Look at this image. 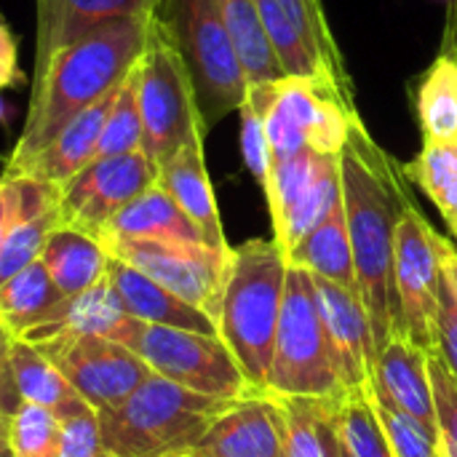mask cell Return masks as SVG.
Returning a JSON list of instances; mask_svg holds the SVG:
<instances>
[{"mask_svg":"<svg viewBox=\"0 0 457 457\" xmlns=\"http://www.w3.org/2000/svg\"><path fill=\"white\" fill-rule=\"evenodd\" d=\"M287 262L292 268H303L313 276L329 278L345 289H356L353 249L343 201L300 244L287 252Z\"/></svg>","mask_w":457,"mask_h":457,"instance_id":"25","label":"cell"},{"mask_svg":"<svg viewBox=\"0 0 457 457\" xmlns=\"http://www.w3.org/2000/svg\"><path fill=\"white\" fill-rule=\"evenodd\" d=\"M139 72V115L142 153L155 163H166L182 145L206 137V126L195 102L190 72L169 40L166 29L150 16L147 43L137 62Z\"/></svg>","mask_w":457,"mask_h":457,"instance_id":"9","label":"cell"},{"mask_svg":"<svg viewBox=\"0 0 457 457\" xmlns=\"http://www.w3.org/2000/svg\"><path fill=\"white\" fill-rule=\"evenodd\" d=\"M394 287L402 313V329L415 345L434 353L436 348V311L442 287L439 233L415 206L404 209L396 225L394 246Z\"/></svg>","mask_w":457,"mask_h":457,"instance_id":"12","label":"cell"},{"mask_svg":"<svg viewBox=\"0 0 457 457\" xmlns=\"http://www.w3.org/2000/svg\"><path fill=\"white\" fill-rule=\"evenodd\" d=\"M335 426L353 457H396L372 412L367 388L335 402Z\"/></svg>","mask_w":457,"mask_h":457,"instance_id":"33","label":"cell"},{"mask_svg":"<svg viewBox=\"0 0 457 457\" xmlns=\"http://www.w3.org/2000/svg\"><path fill=\"white\" fill-rule=\"evenodd\" d=\"M13 337L8 335V329L0 324V410L3 412H13L19 407V394L11 378V367H8V351H11Z\"/></svg>","mask_w":457,"mask_h":457,"instance_id":"45","label":"cell"},{"mask_svg":"<svg viewBox=\"0 0 457 457\" xmlns=\"http://www.w3.org/2000/svg\"><path fill=\"white\" fill-rule=\"evenodd\" d=\"M62 300L64 295L54 287L48 270L37 260L0 284V324L13 340H19L43 324Z\"/></svg>","mask_w":457,"mask_h":457,"instance_id":"26","label":"cell"},{"mask_svg":"<svg viewBox=\"0 0 457 457\" xmlns=\"http://www.w3.org/2000/svg\"><path fill=\"white\" fill-rule=\"evenodd\" d=\"M418 118L423 142L457 139V51L450 46H442V54L420 78Z\"/></svg>","mask_w":457,"mask_h":457,"instance_id":"28","label":"cell"},{"mask_svg":"<svg viewBox=\"0 0 457 457\" xmlns=\"http://www.w3.org/2000/svg\"><path fill=\"white\" fill-rule=\"evenodd\" d=\"M8 367H11L19 402L37 404L54 412L59 420H67L91 410L78 396V391L64 380V375L32 343L13 340L8 351Z\"/></svg>","mask_w":457,"mask_h":457,"instance_id":"23","label":"cell"},{"mask_svg":"<svg viewBox=\"0 0 457 457\" xmlns=\"http://www.w3.org/2000/svg\"><path fill=\"white\" fill-rule=\"evenodd\" d=\"M150 16L179 51L206 131L246 99L249 83L214 0H153Z\"/></svg>","mask_w":457,"mask_h":457,"instance_id":"6","label":"cell"},{"mask_svg":"<svg viewBox=\"0 0 457 457\" xmlns=\"http://www.w3.org/2000/svg\"><path fill=\"white\" fill-rule=\"evenodd\" d=\"M142 147V115H139V72L137 67L120 83L112 110L107 115L96 158L99 155H123Z\"/></svg>","mask_w":457,"mask_h":457,"instance_id":"35","label":"cell"},{"mask_svg":"<svg viewBox=\"0 0 457 457\" xmlns=\"http://www.w3.org/2000/svg\"><path fill=\"white\" fill-rule=\"evenodd\" d=\"M241 115V153H244V163L249 169V174L257 179V185L265 190L273 174V150L268 142V131H265V120L262 115L249 104V99H244V104L238 107Z\"/></svg>","mask_w":457,"mask_h":457,"instance_id":"40","label":"cell"},{"mask_svg":"<svg viewBox=\"0 0 457 457\" xmlns=\"http://www.w3.org/2000/svg\"><path fill=\"white\" fill-rule=\"evenodd\" d=\"M222 16V24L233 40V48L241 59L246 83H265L287 78L265 32L257 0H214Z\"/></svg>","mask_w":457,"mask_h":457,"instance_id":"27","label":"cell"},{"mask_svg":"<svg viewBox=\"0 0 457 457\" xmlns=\"http://www.w3.org/2000/svg\"><path fill=\"white\" fill-rule=\"evenodd\" d=\"M313 276V273H311ZM316 305L329 337V348L345 391H364L372 383V367L378 359L367 311L356 289H345L329 278L313 276Z\"/></svg>","mask_w":457,"mask_h":457,"instance_id":"14","label":"cell"},{"mask_svg":"<svg viewBox=\"0 0 457 457\" xmlns=\"http://www.w3.org/2000/svg\"><path fill=\"white\" fill-rule=\"evenodd\" d=\"M249 104L262 115L273 163L303 150L340 155L359 118L353 94L327 78H278L252 83Z\"/></svg>","mask_w":457,"mask_h":457,"instance_id":"5","label":"cell"},{"mask_svg":"<svg viewBox=\"0 0 457 457\" xmlns=\"http://www.w3.org/2000/svg\"><path fill=\"white\" fill-rule=\"evenodd\" d=\"M24 83V72L19 67V43L8 21L0 16V91L16 88Z\"/></svg>","mask_w":457,"mask_h":457,"instance_id":"44","label":"cell"},{"mask_svg":"<svg viewBox=\"0 0 457 457\" xmlns=\"http://www.w3.org/2000/svg\"><path fill=\"white\" fill-rule=\"evenodd\" d=\"M335 158L337 155L303 150L287 161L273 163V174L265 187V198H268L270 217H273V230L300 206V201L311 193V187L319 182V177Z\"/></svg>","mask_w":457,"mask_h":457,"instance_id":"31","label":"cell"},{"mask_svg":"<svg viewBox=\"0 0 457 457\" xmlns=\"http://www.w3.org/2000/svg\"><path fill=\"white\" fill-rule=\"evenodd\" d=\"M150 16L112 19L59 48L35 72L21 134L5 161H21L48 145L72 118L112 94L137 67Z\"/></svg>","mask_w":457,"mask_h":457,"instance_id":"2","label":"cell"},{"mask_svg":"<svg viewBox=\"0 0 457 457\" xmlns=\"http://www.w3.org/2000/svg\"><path fill=\"white\" fill-rule=\"evenodd\" d=\"M40 262L48 270L54 287L64 297H72L96 287L107 276L110 252L96 236L59 225L48 236L40 252Z\"/></svg>","mask_w":457,"mask_h":457,"instance_id":"22","label":"cell"},{"mask_svg":"<svg viewBox=\"0 0 457 457\" xmlns=\"http://www.w3.org/2000/svg\"><path fill=\"white\" fill-rule=\"evenodd\" d=\"M62 436V420L29 402H19V407L8 418V447L11 457H56Z\"/></svg>","mask_w":457,"mask_h":457,"instance_id":"37","label":"cell"},{"mask_svg":"<svg viewBox=\"0 0 457 457\" xmlns=\"http://www.w3.org/2000/svg\"><path fill=\"white\" fill-rule=\"evenodd\" d=\"M8 412L0 410V457H11V447H8Z\"/></svg>","mask_w":457,"mask_h":457,"instance_id":"49","label":"cell"},{"mask_svg":"<svg viewBox=\"0 0 457 457\" xmlns=\"http://www.w3.org/2000/svg\"><path fill=\"white\" fill-rule=\"evenodd\" d=\"M445 46L457 51V0H450V13H447V29H445Z\"/></svg>","mask_w":457,"mask_h":457,"instance_id":"48","label":"cell"},{"mask_svg":"<svg viewBox=\"0 0 457 457\" xmlns=\"http://www.w3.org/2000/svg\"><path fill=\"white\" fill-rule=\"evenodd\" d=\"M442 457H457V445L442 436Z\"/></svg>","mask_w":457,"mask_h":457,"instance_id":"50","label":"cell"},{"mask_svg":"<svg viewBox=\"0 0 457 457\" xmlns=\"http://www.w3.org/2000/svg\"><path fill=\"white\" fill-rule=\"evenodd\" d=\"M404 177L434 201L457 238V139L423 142L420 155L404 166Z\"/></svg>","mask_w":457,"mask_h":457,"instance_id":"29","label":"cell"},{"mask_svg":"<svg viewBox=\"0 0 457 457\" xmlns=\"http://www.w3.org/2000/svg\"><path fill=\"white\" fill-rule=\"evenodd\" d=\"M287 11V16L292 19V24L297 27V32L303 35V40L311 46V51L319 56V62L324 64V70L345 88L353 94V80L343 64L340 48L335 43V35L329 29V21L324 16L321 0H278Z\"/></svg>","mask_w":457,"mask_h":457,"instance_id":"34","label":"cell"},{"mask_svg":"<svg viewBox=\"0 0 457 457\" xmlns=\"http://www.w3.org/2000/svg\"><path fill=\"white\" fill-rule=\"evenodd\" d=\"M56 193L54 185L27 179V177H13L5 174L0 177V244L11 233V228L35 206L46 204Z\"/></svg>","mask_w":457,"mask_h":457,"instance_id":"39","label":"cell"},{"mask_svg":"<svg viewBox=\"0 0 457 457\" xmlns=\"http://www.w3.org/2000/svg\"><path fill=\"white\" fill-rule=\"evenodd\" d=\"M335 402L337 399H321V439L327 457H353L345 442L340 439V431L335 426Z\"/></svg>","mask_w":457,"mask_h":457,"instance_id":"46","label":"cell"},{"mask_svg":"<svg viewBox=\"0 0 457 457\" xmlns=\"http://www.w3.org/2000/svg\"><path fill=\"white\" fill-rule=\"evenodd\" d=\"M276 402L284 423V457H327L321 439V399L276 396Z\"/></svg>","mask_w":457,"mask_h":457,"instance_id":"38","label":"cell"},{"mask_svg":"<svg viewBox=\"0 0 457 457\" xmlns=\"http://www.w3.org/2000/svg\"><path fill=\"white\" fill-rule=\"evenodd\" d=\"M118 88L112 94H107L104 99H99L96 104H91L88 110H83L78 118H72L37 153H32L21 161H5V174L37 179V182L54 185V187H59L62 182L75 177L86 163H91L96 158V147H99V139H102V131H104V123L112 110Z\"/></svg>","mask_w":457,"mask_h":457,"instance_id":"16","label":"cell"},{"mask_svg":"<svg viewBox=\"0 0 457 457\" xmlns=\"http://www.w3.org/2000/svg\"><path fill=\"white\" fill-rule=\"evenodd\" d=\"M32 345L94 412L118 407L153 375L134 351L104 335H59Z\"/></svg>","mask_w":457,"mask_h":457,"instance_id":"11","label":"cell"},{"mask_svg":"<svg viewBox=\"0 0 457 457\" xmlns=\"http://www.w3.org/2000/svg\"><path fill=\"white\" fill-rule=\"evenodd\" d=\"M439 260H442V276L457 300V249L445 236H439Z\"/></svg>","mask_w":457,"mask_h":457,"instance_id":"47","label":"cell"},{"mask_svg":"<svg viewBox=\"0 0 457 457\" xmlns=\"http://www.w3.org/2000/svg\"><path fill=\"white\" fill-rule=\"evenodd\" d=\"M56 457H107L104 447H102L99 420H96L94 410L62 420V436H59Z\"/></svg>","mask_w":457,"mask_h":457,"instance_id":"42","label":"cell"},{"mask_svg":"<svg viewBox=\"0 0 457 457\" xmlns=\"http://www.w3.org/2000/svg\"><path fill=\"white\" fill-rule=\"evenodd\" d=\"M62 225L59 212V193H54L46 204L29 209L5 236L0 244V284H5L11 276L24 270L27 265L40 260V252L48 241V236Z\"/></svg>","mask_w":457,"mask_h":457,"instance_id":"30","label":"cell"},{"mask_svg":"<svg viewBox=\"0 0 457 457\" xmlns=\"http://www.w3.org/2000/svg\"><path fill=\"white\" fill-rule=\"evenodd\" d=\"M107 337L134 351L150 372L187 391L214 399H241L254 391L220 335L161 327L126 316Z\"/></svg>","mask_w":457,"mask_h":457,"instance_id":"8","label":"cell"},{"mask_svg":"<svg viewBox=\"0 0 457 457\" xmlns=\"http://www.w3.org/2000/svg\"><path fill=\"white\" fill-rule=\"evenodd\" d=\"M115 238H155V241H190L206 244L195 222L177 206V201L155 182L131 204H126L102 230L99 241Z\"/></svg>","mask_w":457,"mask_h":457,"instance_id":"21","label":"cell"},{"mask_svg":"<svg viewBox=\"0 0 457 457\" xmlns=\"http://www.w3.org/2000/svg\"><path fill=\"white\" fill-rule=\"evenodd\" d=\"M107 252L131 268L142 270L185 303L204 311L217 324L225 281L230 273V249L190 241H155V238H115L102 241Z\"/></svg>","mask_w":457,"mask_h":457,"instance_id":"10","label":"cell"},{"mask_svg":"<svg viewBox=\"0 0 457 457\" xmlns=\"http://www.w3.org/2000/svg\"><path fill=\"white\" fill-rule=\"evenodd\" d=\"M257 8H260V16H262L265 32H268L270 48H273V54H276V59H278V64H281L287 78H327V80L337 83L324 70V64L311 51V46L303 40V35L297 32V27L292 24V19L287 16L284 5L278 0H257Z\"/></svg>","mask_w":457,"mask_h":457,"instance_id":"32","label":"cell"},{"mask_svg":"<svg viewBox=\"0 0 457 457\" xmlns=\"http://www.w3.org/2000/svg\"><path fill=\"white\" fill-rule=\"evenodd\" d=\"M287 270L289 262L276 238H252L233 246L230 273L217 313V335L254 391H262L270 367Z\"/></svg>","mask_w":457,"mask_h":457,"instance_id":"3","label":"cell"},{"mask_svg":"<svg viewBox=\"0 0 457 457\" xmlns=\"http://www.w3.org/2000/svg\"><path fill=\"white\" fill-rule=\"evenodd\" d=\"M370 391V404L372 412L394 450L396 457H442V434H434L431 428H426L420 420H415L412 415H407L404 410L394 407L391 402L380 399Z\"/></svg>","mask_w":457,"mask_h":457,"instance_id":"36","label":"cell"},{"mask_svg":"<svg viewBox=\"0 0 457 457\" xmlns=\"http://www.w3.org/2000/svg\"><path fill=\"white\" fill-rule=\"evenodd\" d=\"M107 281L112 284L123 311L131 319L147 321V324H161V327H177V329H190V332H204V335H217L214 319H209L204 311L195 305L185 303L142 270L131 268L129 262L118 260L110 254L107 265Z\"/></svg>","mask_w":457,"mask_h":457,"instance_id":"19","label":"cell"},{"mask_svg":"<svg viewBox=\"0 0 457 457\" xmlns=\"http://www.w3.org/2000/svg\"><path fill=\"white\" fill-rule=\"evenodd\" d=\"M230 402L236 399L204 396L153 372L126 402L96 412L104 455H185Z\"/></svg>","mask_w":457,"mask_h":457,"instance_id":"4","label":"cell"},{"mask_svg":"<svg viewBox=\"0 0 457 457\" xmlns=\"http://www.w3.org/2000/svg\"><path fill=\"white\" fill-rule=\"evenodd\" d=\"M428 375H431V391H434V407H436V423L439 434L457 445V380L447 370V364L431 353L428 356Z\"/></svg>","mask_w":457,"mask_h":457,"instance_id":"41","label":"cell"},{"mask_svg":"<svg viewBox=\"0 0 457 457\" xmlns=\"http://www.w3.org/2000/svg\"><path fill=\"white\" fill-rule=\"evenodd\" d=\"M126 316L129 313L123 311L112 284L104 276L96 287L80 295L64 297L43 324H37L19 340L43 343L59 335H104L107 337Z\"/></svg>","mask_w":457,"mask_h":457,"instance_id":"24","label":"cell"},{"mask_svg":"<svg viewBox=\"0 0 457 457\" xmlns=\"http://www.w3.org/2000/svg\"><path fill=\"white\" fill-rule=\"evenodd\" d=\"M428 351L415 345L407 332H396L380 351L372 367V394L404 410L426 428L439 434L431 375H428Z\"/></svg>","mask_w":457,"mask_h":457,"instance_id":"17","label":"cell"},{"mask_svg":"<svg viewBox=\"0 0 457 457\" xmlns=\"http://www.w3.org/2000/svg\"><path fill=\"white\" fill-rule=\"evenodd\" d=\"M262 391L292 399H343L351 394L340 380L319 316L313 276L303 268L289 265L287 270L284 303Z\"/></svg>","mask_w":457,"mask_h":457,"instance_id":"7","label":"cell"},{"mask_svg":"<svg viewBox=\"0 0 457 457\" xmlns=\"http://www.w3.org/2000/svg\"><path fill=\"white\" fill-rule=\"evenodd\" d=\"M436 348L434 353L447 364V370L455 375L457 380V300L450 292L445 276H442V287H439V311H436Z\"/></svg>","mask_w":457,"mask_h":457,"instance_id":"43","label":"cell"},{"mask_svg":"<svg viewBox=\"0 0 457 457\" xmlns=\"http://www.w3.org/2000/svg\"><path fill=\"white\" fill-rule=\"evenodd\" d=\"M37 43L35 72L64 46L80 40L96 27L123 16H150L153 0H35Z\"/></svg>","mask_w":457,"mask_h":457,"instance_id":"18","label":"cell"},{"mask_svg":"<svg viewBox=\"0 0 457 457\" xmlns=\"http://www.w3.org/2000/svg\"><path fill=\"white\" fill-rule=\"evenodd\" d=\"M340 179L356 292L367 311L375 351H380L396 332H404L394 287V246L399 217L412 198L404 185V166L375 142L361 118L353 120L340 150Z\"/></svg>","mask_w":457,"mask_h":457,"instance_id":"1","label":"cell"},{"mask_svg":"<svg viewBox=\"0 0 457 457\" xmlns=\"http://www.w3.org/2000/svg\"><path fill=\"white\" fill-rule=\"evenodd\" d=\"M158 185L177 201V206L195 222L204 241L214 249H230L225 241L214 187L204 161V137L182 145L166 163L158 166Z\"/></svg>","mask_w":457,"mask_h":457,"instance_id":"20","label":"cell"},{"mask_svg":"<svg viewBox=\"0 0 457 457\" xmlns=\"http://www.w3.org/2000/svg\"><path fill=\"white\" fill-rule=\"evenodd\" d=\"M158 182V166L142 153L99 155L56 187L62 225L102 236L107 222Z\"/></svg>","mask_w":457,"mask_h":457,"instance_id":"13","label":"cell"},{"mask_svg":"<svg viewBox=\"0 0 457 457\" xmlns=\"http://www.w3.org/2000/svg\"><path fill=\"white\" fill-rule=\"evenodd\" d=\"M177 457H187V455H177Z\"/></svg>","mask_w":457,"mask_h":457,"instance_id":"51","label":"cell"},{"mask_svg":"<svg viewBox=\"0 0 457 457\" xmlns=\"http://www.w3.org/2000/svg\"><path fill=\"white\" fill-rule=\"evenodd\" d=\"M187 457H284V423L276 396L252 391L225 407Z\"/></svg>","mask_w":457,"mask_h":457,"instance_id":"15","label":"cell"}]
</instances>
